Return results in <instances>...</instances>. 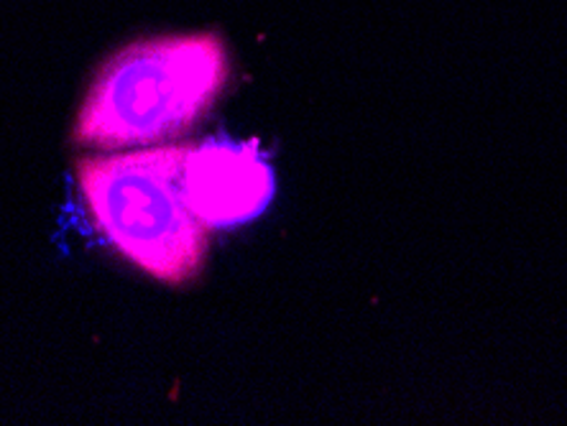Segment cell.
<instances>
[{
	"label": "cell",
	"instance_id": "obj_1",
	"mask_svg": "<svg viewBox=\"0 0 567 426\" xmlns=\"http://www.w3.org/2000/svg\"><path fill=\"white\" fill-rule=\"evenodd\" d=\"M228 74V49L218 33L133 41L97 70L72 141L97 152H128L185 136L218 103Z\"/></svg>",
	"mask_w": 567,
	"mask_h": 426
},
{
	"label": "cell",
	"instance_id": "obj_2",
	"mask_svg": "<svg viewBox=\"0 0 567 426\" xmlns=\"http://www.w3.org/2000/svg\"><path fill=\"white\" fill-rule=\"evenodd\" d=\"M187 146L128 148L78 162L87 210L111 246L156 281L182 287L203 271L210 228L182 184Z\"/></svg>",
	"mask_w": 567,
	"mask_h": 426
},
{
	"label": "cell",
	"instance_id": "obj_3",
	"mask_svg": "<svg viewBox=\"0 0 567 426\" xmlns=\"http://www.w3.org/2000/svg\"><path fill=\"white\" fill-rule=\"evenodd\" d=\"M182 184L192 212L210 230L251 222L274 197V172L258 154L256 141H205L187 146Z\"/></svg>",
	"mask_w": 567,
	"mask_h": 426
}]
</instances>
